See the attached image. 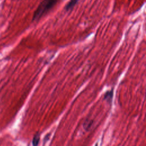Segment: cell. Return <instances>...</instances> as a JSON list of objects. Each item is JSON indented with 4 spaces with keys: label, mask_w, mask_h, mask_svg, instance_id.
Returning a JSON list of instances; mask_svg holds the SVG:
<instances>
[{
    "label": "cell",
    "mask_w": 146,
    "mask_h": 146,
    "mask_svg": "<svg viewBox=\"0 0 146 146\" xmlns=\"http://www.w3.org/2000/svg\"><path fill=\"white\" fill-rule=\"evenodd\" d=\"M78 2L77 1H70L65 6V9L67 11H69L70 10H71L74 6L76 5V3Z\"/></svg>",
    "instance_id": "2"
},
{
    "label": "cell",
    "mask_w": 146,
    "mask_h": 146,
    "mask_svg": "<svg viewBox=\"0 0 146 146\" xmlns=\"http://www.w3.org/2000/svg\"><path fill=\"white\" fill-rule=\"evenodd\" d=\"M57 2V1L55 0H44L42 1L34 13L33 20L37 21L43 15L52 9Z\"/></svg>",
    "instance_id": "1"
},
{
    "label": "cell",
    "mask_w": 146,
    "mask_h": 146,
    "mask_svg": "<svg viewBox=\"0 0 146 146\" xmlns=\"http://www.w3.org/2000/svg\"><path fill=\"white\" fill-rule=\"evenodd\" d=\"M39 140H40V135L39 133H36L33 137V146H38Z\"/></svg>",
    "instance_id": "3"
},
{
    "label": "cell",
    "mask_w": 146,
    "mask_h": 146,
    "mask_svg": "<svg viewBox=\"0 0 146 146\" xmlns=\"http://www.w3.org/2000/svg\"><path fill=\"white\" fill-rule=\"evenodd\" d=\"M113 96V92L112 91H108L104 95V99L107 101H111Z\"/></svg>",
    "instance_id": "4"
}]
</instances>
